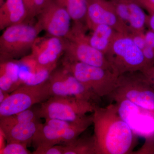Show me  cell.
I'll list each match as a JSON object with an SVG mask.
<instances>
[{"label":"cell","mask_w":154,"mask_h":154,"mask_svg":"<svg viewBox=\"0 0 154 154\" xmlns=\"http://www.w3.org/2000/svg\"><path fill=\"white\" fill-rule=\"evenodd\" d=\"M93 113L96 154H133L137 135L119 115L115 104L98 105Z\"/></svg>","instance_id":"6da1fadb"},{"label":"cell","mask_w":154,"mask_h":154,"mask_svg":"<svg viewBox=\"0 0 154 154\" xmlns=\"http://www.w3.org/2000/svg\"><path fill=\"white\" fill-rule=\"evenodd\" d=\"M105 56L112 70L119 76L125 73L142 72L148 68L141 50L129 33L117 32Z\"/></svg>","instance_id":"7a4b0ae2"},{"label":"cell","mask_w":154,"mask_h":154,"mask_svg":"<svg viewBox=\"0 0 154 154\" xmlns=\"http://www.w3.org/2000/svg\"><path fill=\"white\" fill-rule=\"evenodd\" d=\"M25 22L8 27L0 37L1 62L26 56L42 31L36 23Z\"/></svg>","instance_id":"3957f363"},{"label":"cell","mask_w":154,"mask_h":154,"mask_svg":"<svg viewBox=\"0 0 154 154\" xmlns=\"http://www.w3.org/2000/svg\"><path fill=\"white\" fill-rule=\"evenodd\" d=\"M63 67L99 97L109 96L117 85L118 75L111 70L64 58Z\"/></svg>","instance_id":"277c9868"},{"label":"cell","mask_w":154,"mask_h":154,"mask_svg":"<svg viewBox=\"0 0 154 154\" xmlns=\"http://www.w3.org/2000/svg\"><path fill=\"white\" fill-rule=\"evenodd\" d=\"M86 28L82 22H74L68 35L64 38V58L112 70L105 54L89 43Z\"/></svg>","instance_id":"5b68a950"},{"label":"cell","mask_w":154,"mask_h":154,"mask_svg":"<svg viewBox=\"0 0 154 154\" xmlns=\"http://www.w3.org/2000/svg\"><path fill=\"white\" fill-rule=\"evenodd\" d=\"M109 96L113 101L126 99L154 113V90L141 72L119 76L116 88Z\"/></svg>","instance_id":"8992f818"},{"label":"cell","mask_w":154,"mask_h":154,"mask_svg":"<svg viewBox=\"0 0 154 154\" xmlns=\"http://www.w3.org/2000/svg\"><path fill=\"white\" fill-rule=\"evenodd\" d=\"M98 105L72 96H53L41 103L37 113L40 119L75 121L87 113H93Z\"/></svg>","instance_id":"52a82bcc"},{"label":"cell","mask_w":154,"mask_h":154,"mask_svg":"<svg viewBox=\"0 0 154 154\" xmlns=\"http://www.w3.org/2000/svg\"><path fill=\"white\" fill-rule=\"evenodd\" d=\"M52 96L48 79L37 85L23 84L0 103V116L14 115L30 109Z\"/></svg>","instance_id":"ba28073f"},{"label":"cell","mask_w":154,"mask_h":154,"mask_svg":"<svg viewBox=\"0 0 154 154\" xmlns=\"http://www.w3.org/2000/svg\"><path fill=\"white\" fill-rule=\"evenodd\" d=\"M48 81L52 96H72L97 105L101 100L63 67L55 69L50 75Z\"/></svg>","instance_id":"9c48e42d"},{"label":"cell","mask_w":154,"mask_h":154,"mask_svg":"<svg viewBox=\"0 0 154 154\" xmlns=\"http://www.w3.org/2000/svg\"><path fill=\"white\" fill-rule=\"evenodd\" d=\"M119 115L137 136L154 139V113L126 99L115 100Z\"/></svg>","instance_id":"30bf717a"},{"label":"cell","mask_w":154,"mask_h":154,"mask_svg":"<svg viewBox=\"0 0 154 154\" xmlns=\"http://www.w3.org/2000/svg\"><path fill=\"white\" fill-rule=\"evenodd\" d=\"M85 22L91 30L96 25H105L119 33H130L129 27L119 16L110 0H88Z\"/></svg>","instance_id":"8fae6325"},{"label":"cell","mask_w":154,"mask_h":154,"mask_svg":"<svg viewBox=\"0 0 154 154\" xmlns=\"http://www.w3.org/2000/svg\"><path fill=\"white\" fill-rule=\"evenodd\" d=\"M65 48L64 38L51 36L38 37L33 43L30 55L38 69L53 71L59 60L64 54Z\"/></svg>","instance_id":"7c38bea8"},{"label":"cell","mask_w":154,"mask_h":154,"mask_svg":"<svg viewBox=\"0 0 154 154\" xmlns=\"http://www.w3.org/2000/svg\"><path fill=\"white\" fill-rule=\"evenodd\" d=\"M37 16L36 23L49 36L65 38L68 35L71 28V17L54 0H51Z\"/></svg>","instance_id":"4fadbf2b"},{"label":"cell","mask_w":154,"mask_h":154,"mask_svg":"<svg viewBox=\"0 0 154 154\" xmlns=\"http://www.w3.org/2000/svg\"><path fill=\"white\" fill-rule=\"evenodd\" d=\"M28 17L23 0H0V30L28 22Z\"/></svg>","instance_id":"5bb4252c"},{"label":"cell","mask_w":154,"mask_h":154,"mask_svg":"<svg viewBox=\"0 0 154 154\" xmlns=\"http://www.w3.org/2000/svg\"><path fill=\"white\" fill-rule=\"evenodd\" d=\"M40 122L38 120L11 125L0 126L5 135L6 141L19 143L28 146L31 143L33 136Z\"/></svg>","instance_id":"9a60e30c"},{"label":"cell","mask_w":154,"mask_h":154,"mask_svg":"<svg viewBox=\"0 0 154 154\" xmlns=\"http://www.w3.org/2000/svg\"><path fill=\"white\" fill-rule=\"evenodd\" d=\"M20 72L19 61L13 60L1 62L0 89L10 94L23 85Z\"/></svg>","instance_id":"2e32d148"},{"label":"cell","mask_w":154,"mask_h":154,"mask_svg":"<svg viewBox=\"0 0 154 154\" xmlns=\"http://www.w3.org/2000/svg\"><path fill=\"white\" fill-rule=\"evenodd\" d=\"M88 41L94 48L106 54L117 31L107 25H99L91 29Z\"/></svg>","instance_id":"e0dca14e"},{"label":"cell","mask_w":154,"mask_h":154,"mask_svg":"<svg viewBox=\"0 0 154 154\" xmlns=\"http://www.w3.org/2000/svg\"><path fill=\"white\" fill-rule=\"evenodd\" d=\"M31 143L35 149H42L62 143L60 133L46 123H39Z\"/></svg>","instance_id":"ac0fdd59"},{"label":"cell","mask_w":154,"mask_h":154,"mask_svg":"<svg viewBox=\"0 0 154 154\" xmlns=\"http://www.w3.org/2000/svg\"><path fill=\"white\" fill-rule=\"evenodd\" d=\"M128 8L130 33H144L148 15L136 0H125Z\"/></svg>","instance_id":"d6986e66"},{"label":"cell","mask_w":154,"mask_h":154,"mask_svg":"<svg viewBox=\"0 0 154 154\" xmlns=\"http://www.w3.org/2000/svg\"><path fill=\"white\" fill-rule=\"evenodd\" d=\"M63 145V154H96L94 135L79 137L72 141Z\"/></svg>","instance_id":"ffe728a7"},{"label":"cell","mask_w":154,"mask_h":154,"mask_svg":"<svg viewBox=\"0 0 154 154\" xmlns=\"http://www.w3.org/2000/svg\"><path fill=\"white\" fill-rule=\"evenodd\" d=\"M64 8L74 22L85 21L88 0H54Z\"/></svg>","instance_id":"44dd1931"},{"label":"cell","mask_w":154,"mask_h":154,"mask_svg":"<svg viewBox=\"0 0 154 154\" xmlns=\"http://www.w3.org/2000/svg\"><path fill=\"white\" fill-rule=\"evenodd\" d=\"M37 109H28L14 115L0 116V126L11 125L38 120Z\"/></svg>","instance_id":"7402d4cb"},{"label":"cell","mask_w":154,"mask_h":154,"mask_svg":"<svg viewBox=\"0 0 154 154\" xmlns=\"http://www.w3.org/2000/svg\"><path fill=\"white\" fill-rule=\"evenodd\" d=\"M28 12V22L38 16L51 0H23Z\"/></svg>","instance_id":"603a6c76"},{"label":"cell","mask_w":154,"mask_h":154,"mask_svg":"<svg viewBox=\"0 0 154 154\" xmlns=\"http://www.w3.org/2000/svg\"><path fill=\"white\" fill-rule=\"evenodd\" d=\"M27 146L19 143H8L2 149L0 150L1 154H30Z\"/></svg>","instance_id":"cb8c5ba5"},{"label":"cell","mask_w":154,"mask_h":154,"mask_svg":"<svg viewBox=\"0 0 154 154\" xmlns=\"http://www.w3.org/2000/svg\"><path fill=\"white\" fill-rule=\"evenodd\" d=\"M64 145H55L42 149H35L34 154H63Z\"/></svg>","instance_id":"d4e9b609"},{"label":"cell","mask_w":154,"mask_h":154,"mask_svg":"<svg viewBox=\"0 0 154 154\" xmlns=\"http://www.w3.org/2000/svg\"><path fill=\"white\" fill-rule=\"evenodd\" d=\"M140 5L147 11L149 15L154 14V0H136Z\"/></svg>","instance_id":"484cf974"},{"label":"cell","mask_w":154,"mask_h":154,"mask_svg":"<svg viewBox=\"0 0 154 154\" xmlns=\"http://www.w3.org/2000/svg\"><path fill=\"white\" fill-rule=\"evenodd\" d=\"M141 72L154 90V66L148 68Z\"/></svg>","instance_id":"4316f807"},{"label":"cell","mask_w":154,"mask_h":154,"mask_svg":"<svg viewBox=\"0 0 154 154\" xmlns=\"http://www.w3.org/2000/svg\"><path fill=\"white\" fill-rule=\"evenodd\" d=\"M145 36L147 43L154 51V31L149 29L145 32Z\"/></svg>","instance_id":"83f0119b"},{"label":"cell","mask_w":154,"mask_h":154,"mask_svg":"<svg viewBox=\"0 0 154 154\" xmlns=\"http://www.w3.org/2000/svg\"><path fill=\"white\" fill-rule=\"evenodd\" d=\"M146 25L149 29L154 31V14L148 15Z\"/></svg>","instance_id":"f1b7e54d"},{"label":"cell","mask_w":154,"mask_h":154,"mask_svg":"<svg viewBox=\"0 0 154 154\" xmlns=\"http://www.w3.org/2000/svg\"><path fill=\"white\" fill-rule=\"evenodd\" d=\"M6 139L5 135L1 130H0V150L2 149L5 146V141Z\"/></svg>","instance_id":"f546056e"},{"label":"cell","mask_w":154,"mask_h":154,"mask_svg":"<svg viewBox=\"0 0 154 154\" xmlns=\"http://www.w3.org/2000/svg\"><path fill=\"white\" fill-rule=\"evenodd\" d=\"M10 95V94L0 89V103L2 102Z\"/></svg>","instance_id":"4dcf8cb0"}]
</instances>
